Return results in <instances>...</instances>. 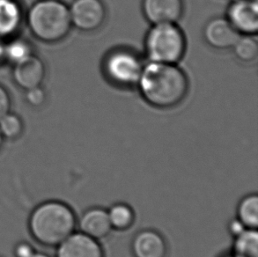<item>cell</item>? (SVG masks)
<instances>
[{
	"label": "cell",
	"instance_id": "25",
	"mask_svg": "<svg viewBox=\"0 0 258 257\" xmlns=\"http://www.w3.org/2000/svg\"><path fill=\"white\" fill-rule=\"evenodd\" d=\"M29 257H51L49 254H45V253H42V252H36L35 251L34 254L30 255Z\"/></svg>",
	"mask_w": 258,
	"mask_h": 257
},
{
	"label": "cell",
	"instance_id": "18",
	"mask_svg": "<svg viewBox=\"0 0 258 257\" xmlns=\"http://www.w3.org/2000/svg\"><path fill=\"white\" fill-rule=\"evenodd\" d=\"M233 49L235 56L245 63L253 62L258 56V43L251 35H241Z\"/></svg>",
	"mask_w": 258,
	"mask_h": 257
},
{
	"label": "cell",
	"instance_id": "27",
	"mask_svg": "<svg viewBox=\"0 0 258 257\" xmlns=\"http://www.w3.org/2000/svg\"><path fill=\"white\" fill-rule=\"evenodd\" d=\"M2 144H3V136L0 133V149L2 147Z\"/></svg>",
	"mask_w": 258,
	"mask_h": 257
},
{
	"label": "cell",
	"instance_id": "5",
	"mask_svg": "<svg viewBox=\"0 0 258 257\" xmlns=\"http://www.w3.org/2000/svg\"><path fill=\"white\" fill-rule=\"evenodd\" d=\"M143 66L136 54L126 49L110 53L104 63L105 73L108 78L121 86L138 84Z\"/></svg>",
	"mask_w": 258,
	"mask_h": 257
},
{
	"label": "cell",
	"instance_id": "6",
	"mask_svg": "<svg viewBox=\"0 0 258 257\" xmlns=\"http://www.w3.org/2000/svg\"><path fill=\"white\" fill-rule=\"evenodd\" d=\"M69 12L72 24L82 31L97 30L106 19V7L101 0H74Z\"/></svg>",
	"mask_w": 258,
	"mask_h": 257
},
{
	"label": "cell",
	"instance_id": "19",
	"mask_svg": "<svg viewBox=\"0 0 258 257\" xmlns=\"http://www.w3.org/2000/svg\"><path fill=\"white\" fill-rule=\"evenodd\" d=\"M22 122L17 115L8 113L0 119V133L3 138L8 139H17L22 132Z\"/></svg>",
	"mask_w": 258,
	"mask_h": 257
},
{
	"label": "cell",
	"instance_id": "1",
	"mask_svg": "<svg viewBox=\"0 0 258 257\" xmlns=\"http://www.w3.org/2000/svg\"><path fill=\"white\" fill-rule=\"evenodd\" d=\"M138 85L144 99L155 108H174L188 94V78L176 63L151 61L143 66Z\"/></svg>",
	"mask_w": 258,
	"mask_h": 257
},
{
	"label": "cell",
	"instance_id": "10",
	"mask_svg": "<svg viewBox=\"0 0 258 257\" xmlns=\"http://www.w3.org/2000/svg\"><path fill=\"white\" fill-rule=\"evenodd\" d=\"M145 17L154 25L175 23L183 13L182 0H143Z\"/></svg>",
	"mask_w": 258,
	"mask_h": 257
},
{
	"label": "cell",
	"instance_id": "11",
	"mask_svg": "<svg viewBox=\"0 0 258 257\" xmlns=\"http://www.w3.org/2000/svg\"><path fill=\"white\" fill-rule=\"evenodd\" d=\"M44 75L45 68L42 60L37 56H32L31 54L15 63L14 80L26 90L40 87Z\"/></svg>",
	"mask_w": 258,
	"mask_h": 257
},
{
	"label": "cell",
	"instance_id": "15",
	"mask_svg": "<svg viewBox=\"0 0 258 257\" xmlns=\"http://www.w3.org/2000/svg\"><path fill=\"white\" fill-rule=\"evenodd\" d=\"M237 219L246 229H257V195H248L241 199L240 204L238 205Z\"/></svg>",
	"mask_w": 258,
	"mask_h": 257
},
{
	"label": "cell",
	"instance_id": "22",
	"mask_svg": "<svg viewBox=\"0 0 258 257\" xmlns=\"http://www.w3.org/2000/svg\"><path fill=\"white\" fill-rule=\"evenodd\" d=\"M35 252V249L31 244L21 241L14 247V257H29Z\"/></svg>",
	"mask_w": 258,
	"mask_h": 257
},
{
	"label": "cell",
	"instance_id": "23",
	"mask_svg": "<svg viewBox=\"0 0 258 257\" xmlns=\"http://www.w3.org/2000/svg\"><path fill=\"white\" fill-rule=\"evenodd\" d=\"M11 101L5 88L0 86V119L10 111Z\"/></svg>",
	"mask_w": 258,
	"mask_h": 257
},
{
	"label": "cell",
	"instance_id": "12",
	"mask_svg": "<svg viewBox=\"0 0 258 257\" xmlns=\"http://www.w3.org/2000/svg\"><path fill=\"white\" fill-rule=\"evenodd\" d=\"M132 250L135 257H166L168 245L161 233L144 230L134 237Z\"/></svg>",
	"mask_w": 258,
	"mask_h": 257
},
{
	"label": "cell",
	"instance_id": "7",
	"mask_svg": "<svg viewBox=\"0 0 258 257\" xmlns=\"http://www.w3.org/2000/svg\"><path fill=\"white\" fill-rule=\"evenodd\" d=\"M228 21L241 35H254L258 31L256 0H234L228 8Z\"/></svg>",
	"mask_w": 258,
	"mask_h": 257
},
{
	"label": "cell",
	"instance_id": "26",
	"mask_svg": "<svg viewBox=\"0 0 258 257\" xmlns=\"http://www.w3.org/2000/svg\"><path fill=\"white\" fill-rule=\"evenodd\" d=\"M5 55V48H4L2 43L0 42V58Z\"/></svg>",
	"mask_w": 258,
	"mask_h": 257
},
{
	"label": "cell",
	"instance_id": "21",
	"mask_svg": "<svg viewBox=\"0 0 258 257\" xmlns=\"http://www.w3.org/2000/svg\"><path fill=\"white\" fill-rule=\"evenodd\" d=\"M27 100L33 106H40L45 101V93L40 87L28 89L27 92Z\"/></svg>",
	"mask_w": 258,
	"mask_h": 257
},
{
	"label": "cell",
	"instance_id": "20",
	"mask_svg": "<svg viewBox=\"0 0 258 257\" xmlns=\"http://www.w3.org/2000/svg\"><path fill=\"white\" fill-rule=\"evenodd\" d=\"M5 55L15 63L30 55V49L28 44L23 41H14L5 48Z\"/></svg>",
	"mask_w": 258,
	"mask_h": 257
},
{
	"label": "cell",
	"instance_id": "24",
	"mask_svg": "<svg viewBox=\"0 0 258 257\" xmlns=\"http://www.w3.org/2000/svg\"><path fill=\"white\" fill-rule=\"evenodd\" d=\"M246 228L238 219L233 220L229 225V231H230L231 234L234 235V237L238 236L242 232H244Z\"/></svg>",
	"mask_w": 258,
	"mask_h": 257
},
{
	"label": "cell",
	"instance_id": "17",
	"mask_svg": "<svg viewBox=\"0 0 258 257\" xmlns=\"http://www.w3.org/2000/svg\"><path fill=\"white\" fill-rule=\"evenodd\" d=\"M112 229L125 231L133 226L135 214L132 207L126 204H115L108 211Z\"/></svg>",
	"mask_w": 258,
	"mask_h": 257
},
{
	"label": "cell",
	"instance_id": "9",
	"mask_svg": "<svg viewBox=\"0 0 258 257\" xmlns=\"http://www.w3.org/2000/svg\"><path fill=\"white\" fill-rule=\"evenodd\" d=\"M204 35L207 43L213 48L227 49L233 48L241 35L228 19L218 17L206 24Z\"/></svg>",
	"mask_w": 258,
	"mask_h": 257
},
{
	"label": "cell",
	"instance_id": "4",
	"mask_svg": "<svg viewBox=\"0 0 258 257\" xmlns=\"http://www.w3.org/2000/svg\"><path fill=\"white\" fill-rule=\"evenodd\" d=\"M186 49L184 34L175 23L154 25L147 34L146 50L153 62L176 63Z\"/></svg>",
	"mask_w": 258,
	"mask_h": 257
},
{
	"label": "cell",
	"instance_id": "14",
	"mask_svg": "<svg viewBox=\"0 0 258 257\" xmlns=\"http://www.w3.org/2000/svg\"><path fill=\"white\" fill-rule=\"evenodd\" d=\"M21 10L13 0H0V35L14 33L21 22Z\"/></svg>",
	"mask_w": 258,
	"mask_h": 257
},
{
	"label": "cell",
	"instance_id": "2",
	"mask_svg": "<svg viewBox=\"0 0 258 257\" xmlns=\"http://www.w3.org/2000/svg\"><path fill=\"white\" fill-rule=\"evenodd\" d=\"M77 226L74 210L66 203L56 200L37 205L28 219V229L37 243L56 247L73 234Z\"/></svg>",
	"mask_w": 258,
	"mask_h": 257
},
{
	"label": "cell",
	"instance_id": "16",
	"mask_svg": "<svg viewBox=\"0 0 258 257\" xmlns=\"http://www.w3.org/2000/svg\"><path fill=\"white\" fill-rule=\"evenodd\" d=\"M234 257H258L257 230L246 229L235 237Z\"/></svg>",
	"mask_w": 258,
	"mask_h": 257
},
{
	"label": "cell",
	"instance_id": "8",
	"mask_svg": "<svg viewBox=\"0 0 258 257\" xmlns=\"http://www.w3.org/2000/svg\"><path fill=\"white\" fill-rule=\"evenodd\" d=\"M56 257H104V252L98 240L80 232L56 247Z\"/></svg>",
	"mask_w": 258,
	"mask_h": 257
},
{
	"label": "cell",
	"instance_id": "3",
	"mask_svg": "<svg viewBox=\"0 0 258 257\" xmlns=\"http://www.w3.org/2000/svg\"><path fill=\"white\" fill-rule=\"evenodd\" d=\"M28 25L37 38L56 42L64 38L72 28L69 8L60 0H41L28 14Z\"/></svg>",
	"mask_w": 258,
	"mask_h": 257
},
{
	"label": "cell",
	"instance_id": "13",
	"mask_svg": "<svg viewBox=\"0 0 258 257\" xmlns=\"http://www.w3.org/2000/svg\"><path fill=\"white\" fill-rule=\"evenodd\" d=\"M79 226L81 233L98 241L108 236L112 230L108 211L101 208L87 210L81 216Z\"/></svg>",
	"mask_w": 258,
	"mask_h": 257
}]
</instances>
